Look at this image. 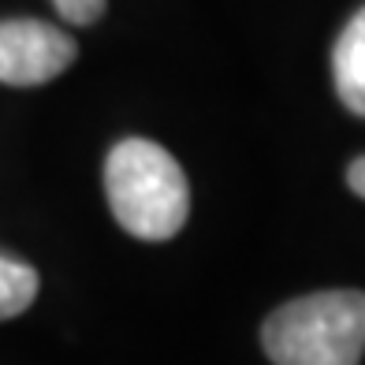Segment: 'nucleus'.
Wrapping results in <instances>:
<instances>
[{
	"label": "nucleus",
	"instance_id": "obj_1",
	"mask_svg": "<svg viewBox=\"0 0 365 365\" xmlns=\"http://www.w3.org/2000/svg\"><path fill=\"white\" fill-rule=\"evenodd\" d=\"M108 209L123 231L145 242L179 235L190 212V187L179 160L149 138H123L105 160Z\"/></svg>",
	"mask_w": 365,
	"mask_h": 365
},
{
	"label": "nucleus",
	"instance_id": "obj_2",
	"mask_svg": "<svg viewBox=\"0 0 365 365\" xmlns=\"http://www.w3.org/2000/svg\"><path fill=\"white\" fill-rule=\"evenodd\" d=\"M272 365H361L365 291H317L279 306L261 328Z\"/></svg>",
	"mask_w": 365,
	"mask_h": 365
},
{
	"label": "nucleus",
	"instance_id": "obj_3",
	"mask_svg": "<svg viewBox=\"0 0 365 365\" xmlns=\"http://www.w3.org/2000/svg\"><path fill=\"white\" fill-rule=\"evenodd\" d=\"M78 45L68 30L41 19L0 23V82L4 86H41L75 63Z\"/></svg>",
	"mask_w": 365,
	"mask_h": 365
},
{
	"label": "nucleus",
	"instance_id": "obj_4",
	"mask_svg": "<svg viewBox=\"0 0 365 365\" xmlns=\"http://www.w3.org/2000/svg\"><path fill=\"white\" fill-rule=\"evenodd\" d=\"M331 75H336V93L346 112L365 115V8L343 26L331 48Z\"/></svg>",
	"mask_w": 365,
	"mask_h": 365
},
{
	"label": "nucleus",
	"instance_id": "obj_5",
	"mask_svg": "<svg viewBox=\"0 0 365 365\" xmlns=\"http://www.w3.org/2000/svg\"><path fill=\"white\" fill-rule=\"evenodd\" d=\"M38 298V272L26 261L0 254V321L19 317Z\"/></svg>",
	"mask_w": 365,
	"mask_h": 365
},
{
	"label": "nucleus",
	"instance_id": "obj_6",
	"mask_svg": "<svg viewBox=\"0 0 365 365\" xmlns=\"http://www.w3.org/2000/svg\"><path fill=\"white\" fill-rule=\"evenodd\" d=\"M60 19L63 23H75V26H90L105 15V4L108 0H53Z\"/></svg>",
	"mask_w": 365,
	"mask_h": 365
},
{
	"label": "nucleus",
	"instance_id": "obj_7",
	"mask_svg": "<svg viewBox=\"0 0 365 365\" xmlns=\"http://www.w3.org/2000/svg\"><path fill=\"white\" fill-rule=\"evenodd\" d=\"M346 187H351L358 197H365V157L351 160V168H346Z\"/></svg>",
	"mask_w": 365,
	"mask_h": 365
}]
</instances>
